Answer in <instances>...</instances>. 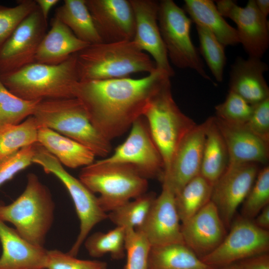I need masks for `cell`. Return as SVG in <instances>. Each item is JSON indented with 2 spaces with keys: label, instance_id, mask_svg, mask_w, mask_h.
I'll return each mask as SVG.
<instances>
[{
  "label": "cell",
  "instance_id": "1",
  "mask_svg": "<svg viewBox=\"0 0 269 269\" xmlns=\"http://www.w3.org/2000/svg\"><path fill=\"white\" fill-rule=\"evenodd\" d=\"M167 77L170 78L156 69L139 79L79 81L74 95L84 106L94 127L111 141L143 116L152 97Z\"/></svg>",
  "mask_w": 269,
  "mask_h": 269
},
{
  "label": "cell",
  "instance_id": "2",
  "mask_svg": "<svg viewBox=\"0 0 269 269\" xmlns=\"http://www.w3.org/2000/svg\"><path fill=\"white\" fill-rule=\"evenodd\" d=\"M79 81L127 78L156 70L154 62L133 40L90 44L76 53Z\"/></svg>",
  "mask_w": 269,
  "mask_h": 269
},
{
  "label": "cell",
  "instance_id": "3",
  "mask_svg": "<svg viewBox=\"0 0 269 269\" xmlns=\"http://www.w3.org/2000/svg\"><path fill=\"white\" fill-rule=\"evenodd\" d=\"M6 88L17 97L29 101L74 98L79 81L76 54L61 63H30L15 71L0 75Z\"/></svg>",
  "mask_w": 269,
  "mask_h": 269
},
{
  "label": "cell",
  "instance_id": "4",
  "mask_svg": "<svg viewBox=\"0 0 269 269\" xmlns=\"http://www.w3.org/2000/svg\"><path fill=\"white\" fill-rule=\"evenodd\" d=\"M55 204L48 187L28 173L23 192L8 205H0V220L7 222L23 239L44 247L54 221Z\"/></svg>",
  "mask_w": 269,
  "mask_h": 269
},
{
  "label": "cell",
  "instance_id": "5",
  "mask_svg": "<svg viewBox=\"0 0 269 269\" xmlns=\"http://www.w3.org/2000/svg\"><path fill=\"white\" fill-rule=\"evenodd\" d=\"M33 116L39 127H46L81 143L95 156L105 158L112 149L111 141L94 127L84 106L75 97L41 100Z\"/></svg>",
  "mask_w": 269,
  "mask_h": 269
},
{
  "label": "cell",
  "instance_id": "6",
  "mask_svg": "<svg viewBox=\"0 0 269 269\" xmlns=\"http://www.w3.org/2000/svg\"><path fill=\"white\" fill-rule=\"evenodd\" d=\"M79 179L93 193H99V204L105 212L146 193L147 179L133 167L106 163L101 159L83 167Z\"/></svg>",
  "mask_w": 269,
  "mask_h": 269
},
{
  "label": "cell",
  "instance_id": "7",
  "mask_svg": "<svg viewBox=\"0 0 269 269\" xmlns=\"http://www.w3.org/2000/svg\"><path fill=\"white\" fill-rule=\"evenodd\" d=\"M163 161L164 172L185 135L196 123L183 114L174 101L170 78H166L152 97L142 116Z\"/></svg>",
  "mask_w": 269,
  "mask_h": 269
},
{
  "label": "cell",
  "instance_id": "8",
  "mask_svg": "<svg viewBox=\"0 0 269 269\" xmlns=\"http://www.w3.org/2000/svg\"><path fill=\"white\" fill-rule=\"evenodd\" d=\"M32 163L40 166L45 173L57 177L71 197L80 221V231L68 253L76 257L91 231L97 224L108 219V214L100 206L98 197L79 179L66 170L58 159L38 142Z\"/></svg>",
  "mask_w": 269,
  "mask_h": 269
},
{
  "label": "cell",
  "instance_id": "9",
  "mask_svg": "<svg viewBox=\"0 0 269 269\" xmlns=\"http://www.w3.org/2000/svg\"><path fill=\"white\" fill-rule=\"evenodd\" d=\"M158 23L168 57L180 68H191L210 80L190 37L192 20L172 0L159 2Z\"/></svg>",
  "mask_w": 269,
  "mask_h": 269
},
{
  "label": "cell",
  "instance_id": "10",
  "mask_svg": "<svg viewBox=\"0 0 269 269\" xmlns=\"http://www.w3.org/2000/svg\"><path fill=\"white\" fill-rule=\"evenodd\" d=\"M229 229L221 243L200 258L204 263L216 269L269 253V231L261 229L253 220L238 216Z\"/></svg>",
  "mask_w": 269,
  "mask_h": 269
},
{
  "label": "cell",
  "instance_id": "11",
  "mask_svg": "<svg viewBox=\"0 0 269 269\" xmlns=\"http://www.w3.org/2000/svg\"><path fill=\"white\" fill-rule=\"evenodd\" d=\"M101 160L130 165L147 179L158 178L161 180L164 172L162 156L143 117L133 123L128 136L114 152Z\"/></svg>",
  "mask_w": 269,
  "mask_h": 269
},
{
  "label": "cell",
  "instance_id": "12",
  "mask_svg": "<svg viewBox=\"0 0 269 269\" xmlns=\"http://www.w3.org/2000/svg\"><path fill=\"white\" fill-rule=\"evenodd\" d=\"M47 27V20L37 6L0 47V75L15 71L34 62Z\"/></svg>",
  "mask_w": 269,
  "mask_h": 269
},
{
  "label": "cell",
  "instance_id": "13",
  "mask_svg": "<svg viewBox=\"0 0 269 269\" xmlns=\"http://www.w3.org/2000/svg\"><path fill=\"white\" fill-rule=\"evenodd\" d=\"M259 170L256 163L228 164L214 185L211 200L227 229L230 228L238 208L249 193Z\"/></svg>",
  "mask_w": 269,
  "mask_h": 269
},
{
  "label": "cell",
  "instance_id": "14",
  "mask_svg": "<svg viewBox=\"0 0 269 269\" xmlns=\"http://www.w3.org/2000/svg\"><path fill=\"white\" fill-rule=\"evenodd\" d=\"M216 3L221 14L236 24L240 43L249 57L261 59L269 45V22L259 10L255 0H249L244 7L231 0Z\"/></svg>",
  "mask_w": 269,
  "mask_h": 269
},
{
  "label": "cell",
  "instance_id": "15",
  "mask_svg": "<svg viewBox=\"0 0 269 269\" xmlns=\"http://www.w3.org/2000/svg\"><path fill=\"white\" fill-rule=\"evenodd\" d=\"M135 230L144 235L151 247L185 244L175 195L167 185L162 183L161 192L155 198L144 222Z\"/></svg>",
  "mask_w": 269,
  "mask_h": 269
},
{
  "label": "cell",
  "instance_id": "16",
  "mask_svg": "<svg viewBox=\"0 0 269 269\" xmlns=\"http://www.w3.org/2000/svg\"><path fill=\"white\" fill-rule=\"evenodd\" d=\"M206 121L193 128L178 146L168 169L161 180L176 195L200 174L206 138Z\"/></svg>",
  "mask_w": 269,
  "mask_h": 269
},
{
  "label": "cell",
  "instance_id": "17",
  "mask_svg": "<svg viewBox=\"0 0 269 269\" xmlns=\"http://www.w3.org/2000/svg\"><path fill=\"white\" fill-rule=\"evenodd\" d=\"M135 18L134 42L142 51L148 53L154 60L156 68L172 77L167 52L158 23L159 2L152 0H130Z\"/></svg>",
  "mask_w": 269,
  "mask_h": 269
},
{
  "label": "cell",
  "instance_id": "18",
  "mask_svg": "<svg viewBox=\"0 0 269 269\" xmlns=\"http://www.w3.org/2000/svg\"><path fill=\"white\" fill-rule=\"evenodd\" d=\"M103 42L133 40L135 18L128 0H85Z\"/></svg>",
  "mask_w": 269,
  "mask_h": 269
},
{
  "label": "cell",
  "instance_id": "19",
  "mask_svg": "<svg viewBox=\"0 0 269 269\" xmlns=\"http://www.w3.org/2000/svg\"><path fill=\"white\" fill-rule=\"evenodd\" d=\"M218 210L211 200L201 210L181 223L185 245L200 258L214 251L227 235Z\"/></svg>",
  "mask_w": 269,
  "mask_h": 269
},
{
  "label": "cell",
  "instance_id": "20",
  "mask_svg": "<svg viewBox=\"0 0 269 269\" xmlns=\"http://www.w3.org/2000/svg\"><path fill=\"white\" fill-rule=\"evenodd\" d=\"M214 119L227 146L228 164L268 162L269 142L254 134L245 125L230 124L216 117Z\"/></svg>",
  "mask_w": 269,
  "mask_h": 269
},
{
  "label": "cell",
  "instance_id": "21",
  "mask_svg": "<svg viewBox=\"0 0 269 269\" xmlns=\"http://www.w3.org/2000/svg\"><path fill=\"white\" fill-rule=\"evenodd\" d=\"M0 269H45L47 250L23 239L0 220Z\"/></svg>",
  "mask_w": 269,
  "mask_h": 269
},
{
  "label": "cell",
  "instance_id": "22",
  "mask_svg": "<svg viewBox=\"0 0 269 269\" xmlns=\"http://www.w3.org/2000/svg\"><path fill=\"white\" fill-rule=\"evenodd\" d=\"M268 66L260 58L238 57L230 73V90L252 105L269 98V88L264 74Z\"/></svg>",
  "mask_w": 269,
  "mask_h": 269
},
{
  "label": "cell",
  "instance_id": "23",
  "mask_svg": "<svg viewBox=\"0 0 269 269\" xmlns=\"http://www.w3.org/2000/svg\"><path fill=\"white\" fill-rule=\"evenodd\" d=\"M78 38L72 31L54 16L51 28L42 39L34 58V62L56 65L89 45Z\"/></svg>",
  "mask_w": 269,
  "mask_h": 269
},
{
  "label": "cell",
  "instance_id": "24",
  "mask_svg": "<svg viewBox=\"0 0 269 269\" xmlns=\"http://www.w3.org/2000/svg\"><path fill=\"white\" fill-rule=\"evenodd\" d=\"M37 142L69 168L83 167L95 161L96 156L89 148L46 127H39Z\"/></svg>",
  "mask_w": 269,
  "mask_h": 269
},
{
  "label": "cell",
  "instance_id": "25",
  "mask_svg": "<svg viewBox=\"0 0 269 269\" xmlns=\"http://www.w3.org/2000/svg\"><path fill=\"white\" fill-rule=\"evenodd\" d=\"M184 11L196 25L210 31L224 46L240 43L237 29L225 20L211 0H185Z\"/></svg>",
  "mask_w": 269,
  "mask_h": 269
},
{
  "label": "cell",
  "instance_id": "26",
  "mask_svg": "<svg viewBox=\"0 0 269 269\" xmlns=\"http://www.w3.org/2000/svg\"><path fill=\"white\" fill-rule=\"evenodd\" d=\"M206 123V138L200 175L214 186L227 167L229 156L214 117L208 119Z\"/></svg>",
  "mask_w": 269,
  "mask_h": 269
},
{
  "label": "cell",
  "instance_id": "27",
  "mask_svg": "<svg viewBox=\"0 0 269 269\" xmlns=\"http://www.w3.org/2000/svg\"><path fill=\"white\" fill-rule=\"evenodd\" d=\"M55 16L81 40L94 44L103 42L95 25L85 0H65Z\"/></svg>",
  "mask_w": 269,
  "mask_h": 269
},
{
  "label": "cell",
  "instance_id": "28",
  "mask_svg": "<svg viewBox=\"0 0 269 269\" xmlns=\"http://www.w3.org/2000/svg\"><path fill=\"white\" fill-rule=\"evenodd\" d=\"M148 264L149 269H215L185 244L151 247Z\"/></svg>",
  "mask_w": 269,
  "mask_h": 269
},
{
  "label": "cell",
  "instance_id": "29",
  "mask_svg": "<svg viewBox=\"0 0 269 269\" xmlns=\"http://www.w3.org/2000/svg\"><path fill=\"white\" fill-rule=\"evenodd\" d=\"M213 185L200 174L189 181L175 195V203L181 221H186L211 201Z\"/></svg>",
  "mask_w": 269,
  "mask_h": 269
},
{
  "label": "cell",
  "instance_id": "30",
  "mask_svg": "<svg viewBox=\"0 0 269 269\" xmlns=\"http://www.w3.org/2000/svg\"><path fill=\"white\" fill-rule=\"evenodd\" d=\"M39 126L33 116L16 125L0 129V161L21 148L37 142Z\"/></svg>",
  "mask_w": 269,
  "mask_h": 269
},
{
  "label": "cell",
  "instance_id": "31",
  "mask_svg": "<svg viewBox=\"0 0 269 269\" xmlns=\"http://www.w3.org/2000/svg\"><path fill=\"white\" fill-rule=\"evenodd\" d=\"M126 231L125 228L116 226L106 233L97 232L88 236L83 244L92 257L109 254L114 259L120 260L125 256Z\"/></svg>",
  "mask_w": 269,
  "mask_h": 269
},
{
  "label": "cell",
  "instance_id": "32",
  "mask_svg": "<svg viewBox=\"0 0 269 269\" xmlns=\"http://www.w3.org/2000/svg\"><path fill=\"white\" fill-rule=\"evenodd\" d=\"M155 198L145 193L110 212L108 219L116 226L135 229L144 222Z\"/></svg>",
  "mask_w": 269,
  "mask_h": 269
},
{
  "label": "cell",
  "instance_id": "33",
  "mask_svg": "<svg viewBox=\"0 0 269 269\" xmlns=\"http://www.w3.org/2000/svg\"><path fill=\"white\" fill-rule=\"evenodd\" d=\"M40 101L17 97L8 90L0 80V129L18 125L33 116Z\"/></svg>",
  "mask_w": 269,
  "mask_h": 269
},
{
  "label": "cell",
  "instance_id": "34",
  "mask_svg": "<svg viewBox=\"0 0 269 269\" xmlns=\"http://www.w3.org/2000/svg\"><path fill=\"white\" fill-rule=\"evenodd\" d=\"M196 26L200 52L214 78L218 82H222L226 63L225 47L207 28L198 25Z\"/></svg>",
  "mask_w": 269,
  "mask_h": 269
},
{
  "label": "cell",
  "instance_id": "35",
  "mask_svg": "<svg viewBox=\"0 0 269 269\" xmlns=\"http://www.w3.org/2000/svg\"><path fill=\"white\" fill-rule=\"evenodd\" d=\"M269 205V166L260 170L249 193L242 203V217L253 220Z\"/></svg>",
  "mask_w": 269,
  "mask_h": 269
},
{
  "label": "cell",
  "instance_id": "36",
  "mask_svg": "<svg viewBox=\"0 0 269 269\" xmlns=\"http://www.w3.org/2000/svg\"><path fill=\"white\" fill-rule=\"evenodd\" d=\"M254 106L229 91L224 102L215 107L216 117L230 124L245 125L253 112Z\"/></svg>",
  "mask_w": 269,
  "mask_h": 269
},
{
  "label": "cell",
  "instance_id": "37",
  "mask_svg": "<svg viewBox=\"0 0 269 269\" xmlns=\"http://www.w3.org/2000/svg\"><path fill=\"white\" fill-rule=\"evenodd\" d=\"M125 246L127 258L125 269H149L148 256L151 247L141 233L126 229Z\"/></svg>",
  "mask_w": 269,
  "mask_h": 269
},
{
  "label": "cell",
  "instance_id": "38",
  "mask_svg": "<svg viewBox=\"0 0 269 269\" xmlns=\"http://www.w3.org/2000/svg\"><path fill=\"white\" fill-rule=\"evenodd\" d=\"M35 0H20L12 7L0 5V47L37 7Z\"/></svg>",
  "mask_w": 269,
  "mask_h": 269
},
{
  "label": "cell",
  "instance_id": "39",
  "mask_svg": "<svg viewBox=\"0 0 269 269\" xmlns=\"http://www.w3.org/2000/svg\"><path fill=\"white\" fill-rule=\"evenodd\" d=\"M107 263L77 259L58 250H47L45 269H107Z\"/></svg>",
  "mask_w": 269,
  "mask_h": 269
},
{
  "label": "cell",
  "instance_id": "40",
  "mask_svg": "<svg viewBox=\"0 0 269 269\" xmlns=\"http://www.w3.org/2000/svg\"><path fill=\"white\" fill-rule=\"evenodd\" d=\"M36 144L25 146L0 161V186L32 163Z\"/></svg>",
  "mask_w": 269,
  "mask_h": 269
},
{
  "label": "cell",
  "instance_id": "41",
  "mask_svg": "<svg viewBox=\"0 0 269 269\" xmlns=\"http://www.w3.org/2000/svg\"><path fill=\"white\" fill-rule=\"evenodd\" d=\"M246 128L254 134L269 142V98L255 105Z\"/></svg>",
  "mask_w": 269,
  "mask_h": 269
},
{
  "label": "cell",
  "instance_id": "42",
  "mask_svg": "<svg viewBox=\"0 0 269 269\" xmlns=\"http://www.w3.org/2000/svg\"><path fill=\"white\" fill-rule=\"evenodd\" d=\"M243 269H269V253H263L238 262Z\"/></svg>",
  "mask_w": 269,
  "mask_h": 269
},
{
  "label": "cell",
  "instance_id": "43",
  "mask_svg": "<svg viewBox=\"0 0 269 269\" xmlns=\"http://www.w3.org/2000/svg\"><path fill=\"white\" fill-rule=\"evenodd\" d=\"M253 220L261 229L269 231V205L265 207Z\"/></svg>",
  "mask_w": 269,
  "mask_h": 269
},
{
  "label": "cell",
  "instance_id": "44",
  "mask_svg": "<svg viewBox=\"0 0 269 269\" xmlns=\"http://www.w3.org/2000/svg\"><path fill=\"white\" fill-rule=\"evenodd\" d=\"M58 0H35L36 4L45 19L47 20L48 16L51 8L59 2Z\"/></svg>",
  "mask_w": 269,
  "mask_h": 269
},
{
  "label": "cell",
  "instance_id": "45",
  "mask_svg": "<svg viewBox=\"0 0 269 269\" xmlns=\"http://www.w3.org/2000/svg\"><path fill=\"white\" fill-rule=\"evenodd\" d=\"M255 2L260 12L267 18L269 13V0H255Z\"/></svg>",
  "mask_w": 269,
  "mask_h": 269
},
{
  "label": "cell",
  "instance_id": "46",
  "mask_svg": "<svg viewBox=\"0 0 269 269\" xmlns=\"http://www.w3.org/2000/svg\"><path fill=\"white\" fill-rule=\"evenodd\" d=\"M215 269H243L238 263H234L228 266L220 267Z\"/></svg>",
  "mask_w": 269,
  "mask_h": 269
}]
</instances>
